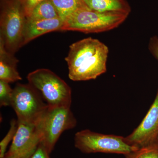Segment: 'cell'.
<instances>
[{"label": "cell", "instance_id": "obj_18", "mask_svg": "<svg viewBox=\"0 0 158 158\" xmlns=\"http://www.w3.org/2000/svg\"><path fill=\"white\" fill-rule=\"evenodd\" d=\"M22 4L25 10L27 18L31 15V12L36 6L44 0H18Z\"/></svg>", "mask_w": 158, "mask_h": 158}, {"label": "cell", "instance_id": "obj_20", "mask_svg": "<svg viewBox=\"0 0 158 158\" xmlns=\"http://www.w3.org/2000/svg\"><path fill=\"white\" fill-rule=\"evenodd\" d=\"M49 155L46 148L40 142L29 158H50Z\"/></svg>", "mask_w": 158, "mask_h": 158}, {"label": "cell", "instance_id": "obj_10", "mask_svg": "<svg viewBox=\"0 0 158 158\" xmlns=\"http://www.w3.org/2000/svg\"><path fill=\"white\" fill-rule=\"evenodd\" d=\"M63 22L61 19L31 20L27 19L24 33L23 45L43 34L55 31H61Z\"/></svg>", "mask_w": 158, "mask_h": 158}, {"label": "cell", "instance_id": "obj_2", "mask_svg": "<svg viewBox=\"0 0 158 158\" xmlns=\"http://www.w3.org/2000/svg\"><path fill=\"white\" fill-rule=\"evenodd\" d=\"M129 14L120 12H98L88 7L79 9L65 21L61 31L98 33L116 28Z\"/></svg>", "mask_w": 158, "mask_h": 158}, {"label": "cell", "instance_id": "obj_13", "mask_svg": "<svg viewBox=\"0 0 158 158\" xmlns=\"http://www.w3.org/2000/svg\"><path fill=\"white\" fill-rule=\"evenodd\" d=\"M56 7L59 17L65 21L79 9L87 6L83 0H51Z\"/></svg>", "mask_w": 158, "mask_h": 158}, {"label": "cell", "instance_id": "obj_5", "mask_svg": "<svg viewBox=\"0 0 158 158\" xmlns=\"http://www.w3.org/2000/svg\"><path fill=\"white\" fill-rule=\"evenodd\" d=\"M74 144L80 151L86 154L103 153L126 156L139 148L128 144L123 136L106 135L88 129L76 133Z\"/></svg>", "mask_w": 158, "mask_h": 158}, {"label": "cell", "instance_id": "obj_17", "mask_svg": "<svg viewBox=\"0 0 158 158\" xmlns=\"http://www.w3.org/2000/svg\"><path fill=\"white\" fill-rule=\"evenodd\" d=\"M9 83L0 80V106L1 107L11 106L13 89Z\"/></svg>", "mask_w": 158, "mask_h": 158}, {"label": "cell", "instance_id": "obj_15", "mask_svg": "<svg viewBox=\"0 0 158 158\" xmlns=\"http://www.w3.org/2000/svg\"><path fill=\"white\" fill-rule=\"evenodd\" d=\"M125 156L126 158H158V138Z\"/></svg>", "mask_w": 158, "mask_h": 158}, {"label": "cell", "instance_id": "obj_14", "mask_svg": "<svg viewBox=\"0 0 158 158\" xmlns=\"http://www.w3.org/2000/svg\"><path fill=\"white\" fill-rule=\"evenodd\" d=\"M59 18L58 11L52 1L51 0H44L34 8L27 19L38 20L53 19Z\"/></svg>", "mask_w": 158, "mask_h": 158}, {"label": "cell", "instance_id": "obj_7", "mask_svg": "<svg viewBox=\"0 0 158 158\" xmlns=\"http://www.w3.org/2000/svg\"><path fill=\"white\" fill-rule=\"evenodd\" d=\"M30 84H17L13 89L11 106L19 122L37 124L48 108Z\"/></svg>", "mask_w": 158, "mask_h": 158}, {"label": "cell", "instance_id": "obj_6", "mask_svg": "<svg viewBox=\"0 0 158 158\" xmlns=\"http://www.w3.org/2000/svg\"><path fill=\"white\" fill-rule=\"evenodd\" d=\"M77 124L70 107L48 106L37 123L41 135L40 142L50 154L63 132L74 128Z\"/></svg>", "mask_w": 158, "mask_h": 158}, {"label": "cell", "instance_id": "obj_9", "mask_svg": "<svg viewBox=\"0 0 158 158\" xmlns=\"http://www.w3.org/2000/svg\"><path fill=\"white\" fill-rule=\"evenodd\" d=\"M158 138V89L151 106L139 126L125 137L130 145L139 148L144 146Z\"/></svg>", "mask_w": 158, "mask_h": 158}, {"label": "cell", "instance_id": "obj_3", "mask_svg": "<svg viewBox=\"0 0 158 158\" xmlns=\"http://www.w3.org/2000/svg\"><path fill=\"white\" fill-rule=\"evenodd\" d=\"M27 19L24 8L19 1L1 0L0 40L11 53L23 46Z\"/></svg>", "mask_w": 158, "mask_h": 158}, {"label": "cell", "instance_id": "obj_12", "mask_svg": "<svg viewBox=\"0 0 158 158\" xmlns=\"http://www.w3.org/2000/svg\"><path fill=\"white\" fill-rule=\"evenodd\" d=\"M89 9L98 12H120L130 14L131 6L127 0H83Z\"/></svg>", "mask_w": 158, "mask_h": 158}, {"label": "cell", "instance_id": "obj_16", "mask_svg": "<svg viewBox=\"0 0 158 158\" xmlns=\"http://www.w3.org/2000/svg\"><path fill=\"white\" fill-rule=\"evenodd\" d=\"M18 122V120L12 119L10 123V127L8 132L0 142V158H4L6 155V149L9 143L12 141L16 134Z\"/></svg>", "mask_w": 158, "mask_h": 158}, {"label": "cell", "instance_id": "obj_19", "mask_svg": "<svg viewBox=\"0 0 158 158\" xmlns=\"http://www.w3.org/2000/svg\"><path fill=\"white\" fill-rule=\"evenodd\" d=\"M148 48L153 56L158 61V37L152 36L150 38Z\"/></svg>", "mask_w": 158, "mask_h": 158}, {"label": "cell", "instance_id": "obj_1", "mask_svg": "<svg viewBox=\"0 0 158 158\" xmlns=\"http://www.w3.org/2000/svg\"><path fill=\"white\" fill-rule=\"evenodd\" d=\"M109 53L107 46L91 37L74 43L65 58L69 77L74 81L96 79L106 72Z\"/></svg>", "mask_w": 158, "mask_h": 158}, {"label": "cell", "instance_id": "obj_4", "mask_svg": "<svg viewBox=\"0 0 158 158\" xmlns=\"http://www.w3.org/2000/svg\"><path fill=\"white\" fill-rule=\"evenodd\" d=\"M49 106L70 107L72 90L68 84L52 71L39 69L30 73L27 77Z\"/></svg>", "mask_w": 158, "mask_h": 158}, {"label": "cell", "instance_id": "obj_8", "mask_svg": "<svg viewBox=\"0 0 158 158\" xmlns=\"http://www.w3.org/2000/svg\"><path fill=\"white\" fill-rule=\"evenodd\" d=\"M41 141V133L37 124L18 122L16 134L4 158H29Z\"/></svg>", "mask_w": 158, "mask_h": 158}, {"label": "cell", "instance_id": "obj_11", "mask_svg": "<svg viewBox=\"0 0 158 158\" xmlns=\"http://www.w3.org/2000/svg\"><path fill=\"white\" fill-rule=\"evenodd\" d=\"M18 60L5 48L0 40V80L8 83L22 80L17 69Z\"/></svg>", "mask_w": 158, "mask_h": 158}, {"label": "cell", "instance_id": "obj_21", "mask_svg": "<svg viewBox=\"0 0 158 158\" xmlns=\"http://www.w3.org/2000/svg\"><path fill=\"white\" fill-rule=\"evenodd\" d=\"M18 158V157H13V158Z\"/></svg>", "mask_w": 158, "mask_h": 158}]
</instances>
